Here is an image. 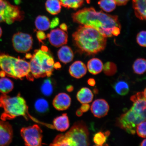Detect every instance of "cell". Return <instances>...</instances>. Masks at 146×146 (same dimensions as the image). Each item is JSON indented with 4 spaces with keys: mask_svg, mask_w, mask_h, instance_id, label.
I'll list each match as a JSON object with an SVG mask.
<instances>
[{
    "mask_svg": "<svg viewBox=\"0 0 146 146\" xmlns=\"http://www.w3.org/2000/svg\"><path fill=\"white\" fill-rule=\"evenodd\" d=\"M72 17L74 22L92 27L106 37L120 33L121 25L117 16L97 11L92 7L78 10L72 14Z\"/></svg>",
    "mask_w": 146,
    "mask_h": 146,
    "instance_id": "6da1fadb",
    "label": "cell"
},
{
    "mask_svg": "<svg viewBox=\"0 0 146 146\" xmlns=\"http://www.w3.org/2000/svg\"><path fill=\"white\" fill-rule=\"evenodd\" d=\"M74 43L82 52L89 55L96 54L103 50L107 39L92 27L82 25L72 35Z\"/></svg>",
    "mask_w": 146,
    "mask_h": 146,
    "instance_id": "7a4b0ae2",
    "label": "cell"
},
{
    "mask_svg": "<svg viewBox=\"0 0 146 146\" xmlns=\"http://www.w3.org/2000/svg\"><path fill=\"white\" fill-rule=\"evenodd\" d=\"M29 64L31 74L36 78L50 76L55 68L54 58L44 46L35 50Z\"/></svg>",
    "mask_w": 146,
    "mask_h": 146,
    "instance_id": "3957f363",
    "label": "cell"
},
{
    "mask_svg": "<svg viewBox=\"0 0 146 146\" xmlns=\"http://www.w3.org/2000/svg\"><path fill=\"white\" fill-rule=\"evenodd\" d=\"M0 107L4 110L1 117V119L3 121L25 116L28 111L26 101L19 94L11 97L2 94L0 96Z\"/></svg>",
    "mask_w": 146,
    "mask_h": 146,
    "instance_id": "277c9868",
    "label": "cell"
},
{
    "mask_svg": "<svg viewBox=\"0 0 146 146\" xmlns=\"http://www.w3.org/2000/svg\"><path fill=\"white\" fill-rule=\"evenodd\" d=\"M145 120L146 112H139L131 108L120 117L117 121V125L129 134L133 135L136 132L138 124Z\"/></svg>",
    "mask_w": 146,
    "mask_h": 146,
    "instance_id": "5b68a950",
    "label": "cell"
},
{
    "mask_svg": "<svg viewBox=\"0 0 146 146\" xmlns=\"http://www.w3.org/2000/svg\"><path fill=\"white\" fill-rule=\"evenodd\" d=\"M25 60L0 52V68L6 75L16 78L23 70Z\"/></svg>",
    "mask_w": 146,
    "mask_h": 146,
    "instance_id": "8992f818",
    "label": "cell"
},
{
    "mask_svg": "<svg viewBox=\"0 0 146 146\" xmlns=\"http://www.w3.org/2000/svg\"><path fill=\"white\" fill-rule=\"evenodd\" d=\"M65 135L68 138L71 146L90 145L88 129L83 121L76 122Z\"/></svg>",
    "mask_w": 146,
    "mask_h": 146,
    "instance_id": "52a82bcc",
    "label": "cell"
},
{
    "mask_svg": "<svg viewBox=\"0 0 146 146\" xmlns=\"http://www.w3.org/2000/svg\"><path fill=\"white\" fill-rule=\"evenodd\" d=\"M24 13L19 7L12 5L7 0H0V23L12 24L22 21Z\"/></svg>",
    "mask_w": 146,
    "mask_h": 146,
    "instance_id": "ba28073f",
    "label": "cell"
},
{
    "mask_svg": "<svg viewBox=\"0 0 146 146\" xmlns=\"http://www.w3.org/2000/svg\"><path fill=\"white\" fill-rule=\"evenodd\" d=\"M21 134L25 145L29 146L41 145L42 138V131L38 125L23 128L21 131Z\"/></svg>",
    "mask_w": 146,
    "mask_h": 146,
    "instance_id": "9c48e42d",
    "label": "cell"
},
{
    "mask_svg": "<svg viewBox=\"0 0 146 146\" xmlns=\"http://www.w3.org/2000/svg\"><path fill=\"white\" fill-rule=\"evenodd\" d=\"M13 45L16 52L25 53L32 48L33 39L29 34L18 32L14 34L12 38Z\"/></svg>",
    "mask_w": 146,
    "mask_h": 146,
    "instance_id": "30bf717a",
    "label": "cell"
},
{
    "mask_svg": "<svg viewBox=\"0 0 146 146\" xmlns=\"http://www.w3.org/2000/svg\"><path fill=\"white\" fill-rule=\"evenodd\" d=\"M50 43L57 47L66 44L68 41V36L64 31L57 28L51 31L47 36Z\"/></svg>",
    "mask_w": 146,
    "mask_h": 146,
    "instance_id": "8fae6325",
    "label": "cell"
},
{
    "mask_svg": "<svg viewBox=\"0 0 146 146\" xmlns=\"http://www.w3.org/2000/svg\"><path fill=\"white\" fill-rule=\"evenodd\" d=\"M13 130L8 122L0 120V146L8 145L12 141Z\"/></svg>",
    "mask_w": 146,
    "mask_h": 146,
    "instance_id": "7c38bea8",
    "label": "cell"
},
{
    "mask_svg": "<svg viewBox=\"0 0 146 146\" xmlns=\"http://www.w3.org/2000/svg\"><path fill=\"white\" fill-rule=\"evenodd\" d=\"M91 110L94 116L98 118L103 117L108 113L109 106L104 100H96L91 105Z\"/></svg>",
    "mask_w": 146,
    "mask_h": 146,
    "instance_id": "4fadbf2b",
    "label": "cell"
},
{
    "mask_svg": "<svg viewBox=\"0 0 146 146\" xmlns=\"http://www.w3.org/2000/svg\"><path fill=\"white\" fill-rule=\"evenodd\" d=\"M146 89L143 92L137 93L131 97L130 100L133 103L131 108L138 112H146Z\"/></svg>",
    "mask_w": 146,
    "mask_h": 146,
    "instance_id": "5bb4252c",
    "label": "cell"
},
{
    "mask_svg": "<svg viewBox=\"0 0 146 146\" xmlns=\"http://www.w3.org/2000/svg\"><path fill=\"white\" fill-rule=\"evenodd\" d=\"M71 104L70 96L65 93H61L57 94L53 101V105L54 108L59 111L66 110L70 106Z\"/></svg>",
    "mask_w": 146,
    "mask_h": 146,
    "instance_id": "9a60e30c",
    "label": "cell"
},
{
    "mask_svg": "<svg viewBox=\"0 0 146 146\" xmlns=\"http://www.w3.org/2000/svg\"><path fill=\"white\" fill-rule=\"evenodd\" d=\"M69 74L72 77L77 78H81L86 74L87 68L85 64L81 61L74 62L69 67Z\"/></svg>",
    "mask_w": 146,
    "mask_h": 146,
    "instance_id": "2e32d148",
    "label": "cell"
},
{
    "mask_svg": "<svg viewBox=\"0 0 146 146\" xmlns=\"http://www.w3.org/2000/svg\"><path fill=\"white\" fill-rule=\"evenodd\" d=\"M135 15L139 19H146V0H132Z\"/></svg>",
    "mask_w": 146,
    "mask_h": 146,
    "instance_id": "e0dca14e",
    "label": "cell"
},
{
    "mask_svg": "<svg viewBox=\"0 0 146 146\" xmlns=\"http://www.w3.org/2000/svg\"><path fill=\"white\" fill-rule=\"evenodd\" d=\"M58 56L60 61L64 63L67 64L72 61L74 54L70 47L64 46L58 50Z\"/></svg>",
    "mask_w": 146,
    "mask_h": 146,
    "instance_id": "ac0fdd59",
    "label": "cell"
},
{
    "mask_svg": "<svg viewBox=\"0 0 146 146\" xmlns=\"http://www.w3.org/2000/svg\"><path fill=\"white\" fill-rule=\"evenodd\" d=\"M69 121L66 114H64L55 118L53 125L56 130L63 132L67 130L69 127Z\"/></svg>",
    "mask_w": 146,
    "mask_h": 146,
    "instance_id": "d6986e66",
    "label": "cell"
},
{
    "mask_svg": "<svg viewBox=\"0 0 146 146\" xmlns=\"http://www.w3.org/2000/svg\"><path fill=\"white\" fill-rule=\"evenodd\" d=\"M76 98L80 103L82 104H88L92 101L94 94L90 89L84 87L78 91Z\"/></svg>",
    "mask_w": 146,
    "mask_h": 146,
    "instance_id": "ffe728a7",
    "label": "cell"
},
{
    "mask_svg": "<svg viewBox=\"0 0 146 146\" xmlns=\"http://www.w3.org/2000/svg\"><path fill=\"white\" fill-rule=\"evenodd\" d=\"M87 68L91 74L96 75L100 74L103 70V62L99 59L94 58L89 60L87 63Z\"/></svg>",
    "mask_w": 146,
    "mask_h": 146,
    "instance_id": "44dd1931",
    "label": "cell"
},
{
    "mask_svg": "<svg viewBox=\"0 0 146 146\" xmlns=\"http://www.w3.org/2000/svg\"><path fill=\"white\" fill-rule=\"evenodd\" d=\"M45 5L47 11L52 15H56L61 12L62 5L59 0H47Z\"/></svg>",
    "mask_w": 146,
    "mask_h": 146,
    "instance_id": "7402d4cb",
    "label": "cell"
},
{
    "mask_svg": "<svg viewBox=\"0 0 146 146\" xmlns=\"http://www.w3.org/2000/svg\"><path fill=\"white\" fill-rule=\"evenodd\" d=\"M50 22L46 16L39 15L36 18L35 25L36 28L40 31H45L48 30L50 27Z\"/></svg>",
    "mask_w": 146,
    "mask_h": 146,
    "instance_id": "603a6c76",
    "label": "cell"
},
{
    "mask_svg": "<svg viewBox=\"0 0 146 146\" xmlns=\"http://www.w3.org/2000/svg\"><path fill=\"white\" fill-rule=\"evenodd\" d=\"M62 6L68 9L76 10L81 7L85 1L90 3V0H59Z\"/></svg>",
    "mask_w": 146,
    "mask_h": 146,
    "instance_id": "cb8c5ba5",
    "label": "cell"
},
{
    "mask_svg": "<svg viewBox=\"0 0 146 146\" xmlns=\"http://www.w3.org/2000/svg\"><path fill=\"white\" fill-rule=\"evenodd\" d=\"M14 88V83L11 80L7 78L0 79V92L3 94H8Z\"/></svg>",
    "mask_w": 146,
    "mask_h": 146,
    "instance_id": "d4e9b609",
    "label": "cell"
},
{
    "mask_svg": "<svg viewBox=\"0 0 146 146\" xmlns=\"http://www.w3.org/2000/svg\"><path fill=\"white\" fill-rule=\"evenodd\" d=\"M114 88L118 94L122 96L126 95L129 91L128 84L123 81L117 82L114 86Z\"/></svg>",
    "mask_w": 146,
    "mask_h": 146,
    "instance_id": "484cf974",
    "label": "cell"
},
{
    "mask_svg": "<svg viewBox=\"0 0 146 146\" xmlns=\"http://www.w3.org/2000/svg\"><path fill=\"white\" fill-rule=\"evenodd\" d=\"M133 70L136 74H142L146 71V62L143 58H139L135 60L133 66Z\"/></svg>",
    "mask_w": 146,
    "mask_h": 146,
    "instance_id": "4316f807",
    "label": "cell"
},
{
    "mask_svg": "<svg viewBox=\"0 0 146 146\" xmlns=\"http://www.w3.org/2000/svg\"><path fill=\"white\" fill-rule=\"evenodd\" d=\"M100 8L107 12H110L115 10L116 3L114 0H100L98 2Z\"/></svg>",
    "mask_w": 146,
    "mask_h": 146,
    "instance_id": "83f0119b",
    "label": "cell"
},
{
    "mask_svg": "<svg viewBox=\"0 0 146 146\" xmlns=\"http://www.w3.org/2000/svg\"><path fill=\"white\" fill-rule=\"evenodd\" d=\"M35 108L36 111L40 113H44L48 111L49 104L46 100L40 98L36 100L35 103Z\"/></svg>",
    "mask_w": 146,
    "mask_h": 146,
    "instance_id": "f1b7e54d",
    "label": "cell"
},
{
    "mask_svg": "<svg viewBox=\"0 0 146 146\" xmlns=\"http://www.w3.org/2000/svg\"><path fill=\"white\" fill-rule=\"evenodd\" d=\"M41 90L42 94L45 96H50L52 94L54 90L53 86L50 78L44 80L41 85Z\"/></svg>",
    "mask_w": 146,
    "mask_h": 146,
    "instance_id": "f546056e",
    "label": "cell"
},
{
    "mask_svg": "<svg viewBox=\"0 0 146 146\" xmlns=\"http://www.w3.org/2000/svg\"><path fill=\"white\" fill-rule=\"evenodd\" d=\"M110 134V132L109 131H107L105 133L100 132L96 133L94 138V143L97 146H103L106 143Z\"/></svg>",
    "mask_w": 146,
    "mask_h": 146,
    "instance_id": "4dcf8cb0",
    "label": "cell"
},
{
    "mask_svg": "<svg viewBox=\"0 0 146 146\" xmlns=\"http://www.w3.org/2000/svg\"><path fill=\"white\" fill-rule=\"evenodd\" d=\"M51 145L54 146H70L69 140L65 134L60 135L55 139Z\"/></svg>",
    "mask_w": 146,
    "mask_h": 146,
    "instance_id": "1f68e13d",
    "label": "cell"
},
{
    "mask_svg": "<svg viewBox=\"0 0 146 146\" xmlns=\"http://www.w3.org/2000/svg\"><path fill=\"white\" fill-rule=\"evenodd\" d=\"M104 72L107 76L113 75L117 72L116 66L113 63L107 62L105 64L103 68Z\"/></svg>",
    "mask_w": 146,
    "mask_h": 146,
    "instance_id": "d6a6232c",
    "label": "cell"
},
{
    "mask_svg": "<svg viewBox=\"0 0 146 146\" xmlns=\"http://www.w3.org/2000/svg\"><path fill=\"white\" fill-rule=\"evenodd\" d=\"M136 132L139 136L142 138H146V121L141 122L137 126Z\"/></svg>",
    "mask_w": 146,
    "mask_h": 146,
    "instance_id": "836d02e7",
    "label": "cell"
},
{
    "mask_svg": "<svg viewBox=\"0 0 146 146\" xmlns=\"http://www.w3.org/2000/svg\"><path fill=\"white\" fill-rule=\"evenodd\" d=\"M136 40L138 44L140 46L145 47L146 43V32L142 31L138 34L137 36Z\"/></svg>",
    "mask_w": 146,
    "mask_h": 146,
    "instance_id": "e575fe53",
    "label": "cell"
},
{
    "mask_svg": "<svg viewBox=\"0 0 146 146\" xmlns=\"http://www.w3.org/2000/svg\"><path fill=\"white\" fill-rule=\"evenodd\" d=\"M36 36L39 41L41 42H42V41L44 40L46 38V35L42 31H39L37 32Z\"/></svg>",
    "mask_w": 146,
    "mask_h": 146,
    "instance_id": "d590c367",
    "label": "cell"
},
{
    "mask_svg": "<svg viewBox=\"0 0 146 146\" xmlns=\"http://www.w3.org/2000/svg\"><path fill=\"white\" fill-rule=\"evenodd\" d=\"M59 20L58 18H55L53 19L50 23V27L51 28H53L58 26L59 24Z\"/></svg>",
    "mask_w": 146,
    "mask_h": 146,
    "instance_id": "8d00e7d4",
    "label": "cell"
},
{
    "mask_svg": "<svg viewBox=\"0 0 146 146\" xmlns=\"http://www.w3.org/2000/svg\"><path fill=\"white\" fill-rule=\"evenodd\" d=\"M90 106L88 104H83L80 110L83 112H87L90 109Z\"/></svg>",
    "mask_w": 146,
    "mask_h": 146,
    "instance_id": "74e56055",
    "label": "cell"
},
{
    "mask_svg": "<svg viewBox=\"0 0 146 146\" xmlns=\"http://www.w3.org/2000/svg\"><path fill=\"white\" fill-rule=\"evenodd\" d=\"M116 4L118 5H125L129 0H114Z\"/></svg>",
    "mask_w": 146,
    "mask_h": 146,
    "instance_id": "f35d334b",
    "label": "cell"
},
{
    "mask_svg": "<svg viewBox=\"0 0 146 146\" xmlns=\"http://www.w3.org/2000/svg\"><path fill=\"white\" fill-rule=\"evenodd\" d=\"M87 82L89 85L91 86H94L96 84L95 80L93 78H89Z\"/></svg>",
    "mask_w": 146,
    "mask_h": 146,
    "instance_id": "ab89813d",
    "label": "cell"
},
{
    "mask_svg": "<svg viewBox=\"0 0 146 146\" xmlns=\"http://www.w3.org/2000/svg\"><path fill=\"white\" fill-rule=\"evenodd\" d=\"M60 28L62 30L64 31H67V29H68L67 25L65 23L62 24L60 25Z\"/></svg>",
    "mask_w": 146,
    "mask_h": 146,
    "instance_id": "60d3db41",
    "label": "cell"
},
{
    "mask_svg": "<svg viewBox=\"0 0 146 146\" xmlns=\"http://www.w3.org/2000/svg\"><path fill=\"white\" fill-rule=\"evenodd\" d=\"M83 112L80 109L78 110L76 112V114L78 116H81L83 115Z\"/></svg>",
    "mask_w": 146,
    "mask_h": 146,
    "instance_id": "b9f144b4",
    "label": "cell"
},
{
    "mask_svg": "<svg viewBox=\"0 0 146 146\" xmlns=\"http://www.w3.org/2000/svg\"><path fill=\"white\" fill-rule=\"evenodd\" d=\"M73 89H74V87L72 86H69L67 88V90L69 92H71V91H72Z\"/></svg>",
    "mask_w": 146,
    "mask_h": 146,
    "instance_id": "7bdbcfd3",
    "label": "cell"
},
{
    "mask_svg": "<svg viewBox=\"0 0 146 146\" xmlns=\"http://www.w3.org/2000/svg\"><path fill=\"white\" fill-rule=\"evenodd\" d=\"M146 139H144L143 141H142L141 144H140V145L141 146H146Z\"/></svg>",
    "mask_w": 146,
    "mask_h": 146,
    "instance_id": "ee69618b",
    "label": "cell"
},
{
    "mask_svg": "<svg viewBox=\"0 0 146 146\" xmlns=\"http://www.w3.org/2000/svg\"><path fill=\"white\" fill-rule=\"evenodd\" d=\"M2 29L1 28V27H0V38L2 36Z\"/></svg>",
    "mask_w": 146,
    "mask_h": 146,
    "instance_id": "f6af8a7d",
    "label": "cell"
}]
</instances>
